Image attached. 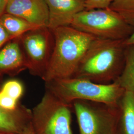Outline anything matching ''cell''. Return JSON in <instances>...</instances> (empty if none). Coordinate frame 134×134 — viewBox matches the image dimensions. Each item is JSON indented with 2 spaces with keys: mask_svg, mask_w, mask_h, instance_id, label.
<instances>
[{
  "mask_svg": "<svg viewBox=\"0 0 134 134\" xmlns=\"http://www.w3.org/2000/svg\"><path fill=\"white\" fill-rule=\"evenodd\" d=\"M125 40L96 38L72 77L99 84L114 82L124 67L128 46Z\"/></svg>",
  "mask_w": 134,
  "mask_h": 134,
  "instance_id": "obj_1",
  "label": "cell"
},
{
  "mask_svg": "<svg viewBox=\"0 0 134 134\" xmlns=\"http://www.w3.org/2000/svg\"><path fill=\"white\" fill-rule=\"evenodd\" d=\"M54 46L47 69L42 79L45 83L72 77L96 37L71 26L52 30Z\"/></svg>",
  "mask_w": 134,
  "mask_h": 134,
  "instance_id": "obj_2",
  "label": "cell"
},
{
  "mask_svg": "<svg viewBox=\"0 0 134 134\" xmlns=\"http://www.w3.org/2000/svg\"><path fill=\"white\" fill-rule=\"evenodd\" d=\"M45 84L47 90L71 105L76 100L118 105L125 92L115 82L107 85L99 84L74 77L55 80Z\"/></svg>",
  "mask_w": 134,
  "mask_h": 134,
  "instance_id": "obj_3",
  "label": "cell"
},
{
  "mask_svg": "<svg viewBox=\"0 0 134 134\" xmlns=\"http://www.w3.org/2000/svg\"><path fill=\"white\" fill-rule=\"evenodd\" d=\"M70 26L96 38L114 40L127 39L134 31L133 26L109 8L84 10L74 17Z\"/></svg>",
  "mask_w": 134,
  "mask_h": 134,
  "instance_id": "obj_4",
  "label": "cell"
},
{
  "mask_svg": "<svg viewBox=\"0 0 134 134\" xmlns=\"http://www.w3.org/2000/svg\"><path fill=\"white\" fill-rule=\"evenodd\" d=\"M80 134H115L120 119L119 104L111 105L88 101L72 104Z\"/></svg>",
  "mask_w": 134,
  "mask_h": 134,
  "instance_id": "obj_5",
  "label": "cell"
},
{
  "mask_svg": "<svg viewBox=\"0 0 134 134\" xmlns=\"http://www.w3.org/2000/svg\"><path fill=\"white\" fill-rule=\"evenodd\" d=\"M71 107V105L46 89L42 98L31 112V118L39 134H73Z\"/></svg>",
  "mask_w": 134,
  "mask_h": 134,
  "instance_id": "obj_6",
  "label": "cell"
},
{
  "mask_svg": "<svg viewBox=\"0 0 134 134\" xmlns=\"http://www.w3.org/2000/svg\"><path fill=\"white\" fill-rule=\"evenodd\" d=\"M23 42L28 58L27 69L32 75L42 78L53 52L54 38L52 30L43 27L31 31L24 36Z\"/></svg>",
  "mask_w": 134,
  "mask_h": 134,
  "instance_id": "obj_7",
  "label": "cell"
},
{
  "mask_svg": "<svg viewBox=\"0 0 134 134\" xmlns=\"http://www.w3.org/2000/svg\"><path fill=\"white\" fill-rule=\"evenodd\" d=\"M5 12L39 28L48 27L49 14L45 0H8Z\"/></svg>",
  "mask_w": 134,
  "mask_h": 134,
  "instance_id": "obj_8",
  "label": "cell"
},
{
  "mask_svg": "<svg viewBox=\"0 0 134 134\" xmlns=\"http://www.w3.org/2000/svg\"><path fill=\"white\" fill-rule=\"evenodd\" d=\"M48 7L51 30L70 26L74 17L85 10L86 0H45Z\"/></svg>",
  "mask_w": 134,
  "mask_h": 134,
  "instance_id": "obj_9",
  "label": "cell"
},
{
  "mask_svg": "<svg viewBox=\"0 0 134 134\" xmlns=\"http://www.w3.org/2000/svg\"><path fill=\"white\" fill-rule=\"evenodd\" d=\"M25 68H27L26 60L18 42H11L0 49V77L14 75Z\"/></svg>",
  "mask_w": 134,
  "mask_h": 134,
  "instance_id": "obj_10",
  "label": "cell"
},
{
  "mask_svg": "<svg viewBox=\"0 0 134 134\" xmlns=\"http://www.w3.org/2000/svg\"><path fill=\"white\" fill-rule=\"evenodd\" d=\"M31 112L20 107L15 111H8L0 106V132L9 134H16L21 129V122L26 115Z\"/></svg>",
  "mask_w": 134,
  "mask_h": 134,
  "instance_id": "obj_11",
  "label": "cell"
},
{
  "mask_svg": "<svg viewBox=\"0 0 134 134\" xmlns=\"http://www.w3.org/2000/svg\"><path fill=\"white\" fill-rule=\"evenodd\" d=\"M121 123L123 134H134V93L125 91L119 102Z\"/></svg>",
  "mask_w": 134,
  "mask_h": 134,
  "instance_id": "obj_12",
  "label": "cell"
},
{
  "mask_svg": "<svg viewBox=\"0 0 134 134\" xmlns=\"http://www.w3.org/2000/svg\"><path fill=\"white\" fill-rule=\"evenodd\" d=\"M0 24L12 38L19 36L27 31L41 29L22 18L7 13L0 17Z\"/></svg>",
  "mask_w": 134,
  "mask_h": 134,
  "instance_id": "obj_13",
  "label": "cell"
},
{
  "mask_svg": "<svg viewBox=\"0 0 134 134\" xmlns=\"http://www.w3.org/2000/svg\"><path fill=\"white\" fill-rule=\"evenodd\" d=\"M115 82L125 91L134 93V45L127 46L123 70Z\"/></svg>",
  "mask_w": 134,
  "mask_h": 134,
  "instance_id": "obj_14",
  "label": "cell"
},
{
  "mask_svg": "<svg viewBox=\"0 0 134 134\" xmlns=\"http://www.w3.org/2000/svg\"><path fill=\"white\" fill-rule=\"evenodd\" d=\"M109 8L134 27V0H114Z\"/></svg>",
  "mask_w": 134,
  "mask_h": 134,
  "instance_id": "obj_15",
  "label": "cell"
},
{
  "mask_svg": "<svg viewBox=\"0 0 134 134\" xmlns=\"http://www.w3.org/2000/svg\"><path fill=\"white\" fill-rule=\"evenodd\" d=\"M1 91L17 101L23 96L24 87L19 81L12 80L5 82Z\"/></svg>",
  "mask_w": 134,
  "mask_h": 134,
  "instance_id": "obj_16",
  "label": "cell"
},
{
  "mask_svg": "<svg viewBox=\"0 0 134 134\" xmlns=\"http://www.w3.org/2000/svg\"><path fill=\"white\" fill-rule=\"evenodd\" d=\"M0 106L8 111H15L19 107L18 101L5 94L0 90Z\"/></svg>",
  "mask_w": 134,
  "mask_h": 134,
  "instance_id": "obj_17",
  "label": "cell"
},
{
  "mask_svg": "<svg viewBox=\"0 0 134 134\" xmlns=\"http://www.w3.org/2000/svg\"><path fill=\"white\" fill-rule=\"evenodd\" d=\"M113 1L114 0H86L85 10L108 8Z\"/></svg>",
  "mask_w": 134,
  "mask_h": 134,
  "instance_id": "obj_18",
  "label": "cell"
},
{
  "mask_svg": "<svg viewBox=\"0 0 134 134\" xmlns=\"http://www.w3.org/2000/svg\"><path fill=\"white\" fill-rule=\"evenodd\" d=\"M12 38L2 24H0V48Z\"/></svg>",
  "mask_w": 134,
  "mask_h": 134,
  "instance_id": "obj_19",
  "label": "cell"
},
{
  "mask_svg": "<svg viewBox=\"0 0 134 134\" xmlns=\"http://www.w3.org/2000/svg\"><path fill=\"white\" fill-rule=\"evenodd\" d=\"M8 0H0V17L4 14L5 10Z\"/></svg>",
  "mask_w": 134,
  "mask_h": 134,
  "instance_id": "obj_20",
  "label": "cell"
},
{
  "mask_svg": "<svg viewBox=\"0 0 134 134\" xmlns=\"http://www.w3.org/2000/svg\"><path fill=\"white\" fill-rule=\"evenodd\" d=\"M125 43L127 45H134V31L130 37L125 40Z\"/></svg>",
  "mask_w": 134,
  "mask_h": 134,
  "instance_id": "obj_21",
  "label": "cell"
},
{
  "mask_svg": "<svg viewBox=\"0 0 134 134\" xmlns=\"http://www.w3.org/2000/svg\"><path fill=\"white\" fill-rule=\"evenodd\" d=\"M22 134H35L31 130H25Z\"/></svg>",
  "mask_w": 134,
  "mask_h": 134,
  "instance_id": "obj_22",
  "label": "cell"
}]
</instances>
